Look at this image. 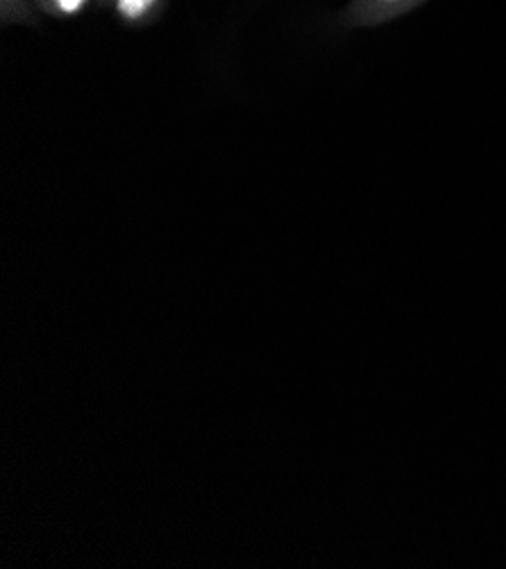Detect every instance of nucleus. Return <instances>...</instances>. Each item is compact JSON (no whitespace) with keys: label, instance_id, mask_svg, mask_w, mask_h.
I'll return each instance as SVG.
<instances>
[{"label":"nucleus","instance_id":"f257e3e1","mask_svg":"<svg viewBox=\"0 0 506 569\" xmlns=\"http://www.w3.org/2000/svg\"><path fill=\"white\" fill-rule=\"evenodd\" d=\"M150 3H152V0H121L119 8H121V12L128 14V17H139Z\"/></svg>","mask_w":506,"mask_h":569},{"label":"nucleus","instance_id":"f03ea898","mask_svg":"<svg viewBox=\"0 0 506 569\" xmlns=\"http://www.w3.org/2000/svg\"><path fill=\"white\" fill-rule=\"evenodd\" d=\"M80 3H82V0H60L62 10H67V12H73V10H78V8H80Z\"/></svg>","mask_w":506,"mask_h":569}]
</instances>
